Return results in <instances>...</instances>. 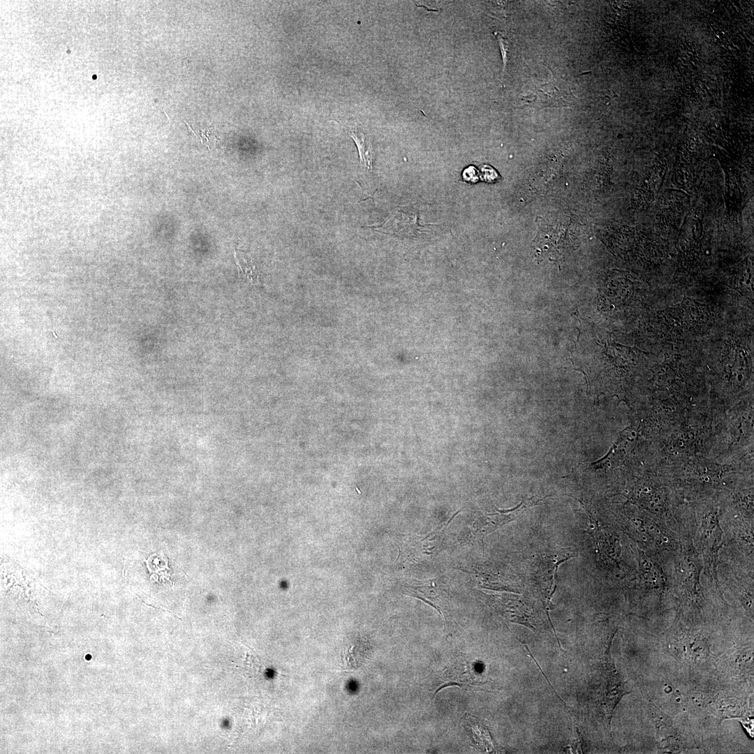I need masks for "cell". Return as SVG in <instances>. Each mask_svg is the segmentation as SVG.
<instances>
[{"label": "cell", "instance_id": "cell-1", "mask_svg": "<svg viewBox=\"0 0 754 754\" xmlns=\"http://www.w3.org/2000/svg\"><path fill=\"white\" fill-rule=\"evenodd\" d=\"M549 214L537 222L538 231L531 244L537 260L548 259L559 263L577 244L578 223L561 213Z\"/></svg>", "mask_w": 754, "mask_h": 754}, {"label": "cell", "instance_id": "cell-2", "mask_svg": "<svg viewBox=\"0 0 754 754\" xmlns=\"http://www.w3.org/2000/svg\"><path fill=\"white\" fill-rule=\"evenodd\" d=\"M520 98L522 103L536 108L571 106L575 99L565 83L552 78L545 83H535Z\"/></svg>", "mask_w": 754, "mask_h": 754}, {"label": "cell", "instance_id": "cell-3", "mask_svg": "<svg viewBox=\"0 0 754 754\" xmlns=\"http://www.w3.org/2000/svg\"><path fill=\"white\" fill-rule=\"evenodd\" d=\"M447 525L437 527L424 536L414 535L407 539L406 559L408 562L429 561L436 556L442 548L444 530Z\"/></svg>", "mask_w": 754, "mask_h": 754}, {"label": "cell", "instance_id": "cell-4", "mask_svg": "<svg viewBox=\"0 0 754 754\" xmlns=\"http://www.w3.org/2000/svg\"><path fill=\"white\" fill-rule=\"evenodd\" d=\"M410 207H397L386 221L374 228L387 234L401 237H420L425 232V227L417 222V215Z\"/></svg>", "mask_w": 754, "mask_h": 754}, {"label": "cell", "instance_id": "cell-5", "mask_svg": "<svg viewBox=\"0 0 754 754\" xmlns=\"http://www.w3.org/2000/svg\"><path fill=\"white\" fill-rule=\"evenodd\" d=\"M542 499L523 500L516 507L508 510H498L478 519L472 526L473 533L482 540L501 526L516 519L526 509L537 505Z\"/></svg>", "mask_w": 754, "mask_h": 754}, {"label": "cell", "instance_id": "cell-6", "mask_svg": "<svg viewBox=\"0 0 754 754\" xmlns=\"http://www.w3.org/2000/svg\"><path fill=\"white\" fill-rule=\"evenodd\" d=\"M435 581H412L411 584L407 583V592L434 607L445 618L448 603L442 593L443 591L434 587Z\"/></svg>", "mask_w": 754, "mask_h": 754}, {"label": "cell", "instance_id": "cell-7", "mask_svg": "<svg viewBox=\"0 0 754 754\" xmlns=\"http://www.w3.org/2000/svg\"><path fill=\"white\" fill-rule=\"evenodd\" d=\"M349 134L357 145L360 165L371 171L374 159V151L371 144L366 139L364 133L357 130H351Z\"/></svg>", "mask_w": 754, "mask_h": 754}, {"label": "cell", "instance_id": "cell-8", "mask_svg": "<svg viewBox=\"0 0 754 754\" xmlns=\"http://www.w3.org/2000/svg\"><path fill=\"white\" fill-rule=\"evenodd\" d=\"M463 178L468 182H476L478 180L477 170L473 166L468 167L463 172Z\"/></svg>", "mask_w": 754, "mask_h": 754}, {"label": "cell", "instance_id": "cell-9", "mask_svg": "<svg viewBox=\"0 0 754 754\" xmlns=\"http://www.w3.org/2000/svg\"><path fill=\"white\" fill-rule=\"evenodd\" d=\"M496 37L498 38V40L499 41V45H500L502 55H503V69H504V68H505V66L506 65V53H505V52H506L507 50H506L505 47H506L507 44H506L504 38H502L500 34H498V36Z\"/></svg>", "mask_w": 754, "mask_h": 754}]
</instances>
